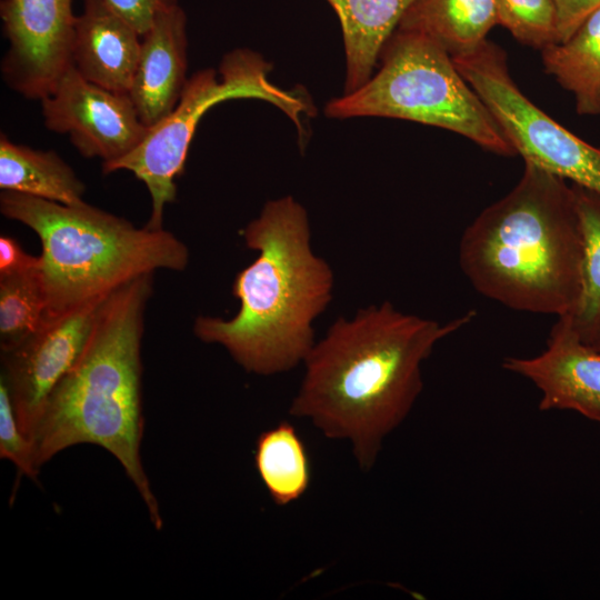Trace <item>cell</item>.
Returning a JSON list of instances; mask_svg holds the SVG:
<instances>
[{
	"label": "cell",
	"instance_id": "obj_1",
	"mask_svg": "<svg viewBox=\"0 0 600 600\" xmlns=\"http://www.w3.org/2000/svg\"><path fill=\"white\" fill-rule=\"evenodd\" d=\"M474 317L471 310L440 323L384 301L337 319L304 358L289 412L311 420L328 438L349 441L360 468L369 470L419 397L423 361Z\"/></svg>",
	"mask_w": 600,
	"mask_h": 600
},
{
	"label": "cell",
	"instance_id": "obj_2",
	"mask_svg": "<svg viewBox=\"0 0 600 600\" xmlns=\"http://www.w3.org/2000/svg\"><path fill=\"white\" fill-rule=\"evenodd\" d=\"M153 273L112 292L101 304L86 344L48 397L30 437L37 468L61 451L96 444L122 466L144 502L150 521L163 520L141 460V342Z\"/></svg>",
	"mask_w": 600,
	"mask_h": 600
},
{
	"label": "cell",
	"instance_id": "obj_3",
	"mask_svg": "<svg viewBox=\"0 0 600 600\" xmlns=\"http://www.w3.org/2000/svg\"><path fill=\"white\" fill-rule=\"evenodd\" d=\"M241 236L258 256L234 278L239 310L230 319L200 316L193 332L247 372H284L314 344L313 321L331 301L333 272L312 251L308 212L292 196L266 202Z\"/></svg>",
	"mask_w": 600,
	"mask_h": 600
},
{
	"label": "cell",
	"instance_id": "obj_4",
	"mask_svg": "<svg viewBox=\"0 0 600 600\" xmlns=\"http://www.w3.org/2000/svg\"><path fill=\"white\" fill-rule=\"evenodd\" d=\"M582 258L572 184L531 163L459 243L460 268L479 293L513 310L558 318L578 306Z\"/></svg>",
	"mask_w": 600,
	"mask_h": 600
},
{
	"label": "cell",
	"instance_id": "obj_5",
	"mask_svg": "<svg viewBox=\"0 0 600 600\" xmlns=\"http://www.w3.org/2000/svg\"><path fill=\"white\" fill-rule=\"evenodd\" d=\"M0 211L41 241L48 319L107 298L141 276L183 271L189 263L188 247L172 232L137 228L87 202L67 206L2 191Z\"/></svg>",
	"mask_w": 600,
	"mask_h": 600
},
{
	"label": "cell",
	"instance_id": "obj_6",
	"mask_svg": "<svg viewBox=\"0 0 600 600\" xmlns=\"http://www.w3.org/2000/svg\"><path fill=\"white\" fill-rule=\"evenodd\" d=\"M379 62L362 87L327 103V117L413 121L454 132L494 154L516 156L482 99L432 38L398 28Z\"/></svg>",
	"mask_w": 600,
	"mask_h": 600
},
{
	"label": "cell",
	"instance_id": "obj_7",
	"mask_svg": "<svg viewBox=\"0 0 600 600\" xmlns=\"http://www.w3.org/2000/svg\"><path fill=\"white\" fill-rule=\"evenodd\" d=\"M272 64L260 53L240 48L228 52L218 73L212 68L188 79L176 108L148 128L141 142L127 156L102 164L104 174L127 170L144 183L151 197L147 228L163 229L167 204L177 197L176 178L183 172L192 138L201 118L213 106L241 98L264 100L280 109L303 133V118L314 111L312 101L299 90H286L269 79Z\"/></svg>",
	"mask_w": 600,
	"mask_h": 600
},
{
	"label": "cell",
	"instance_id": "obj_8",
	"mask_svg": "<svg viewBox=\"0 0 600 600\" xmlns=\"http://www.w3.org/2000/svg\"><path fill=\"white\" fill-rule=\"evenodd\" d=\"M452 59L497 120L516 156L600 196V147L557 122L519 89L502 48L486 40L474 51Z\"/></svg>",
	"mask_w": 600,
	"mask_h": 600
},
{
	"label": "cell",
	"instance_id": "obj_9",
	"mask_svg": "<svg viewBox=\"0 0 600 600\" xmlns=\"http://www.w3.org/2000/svg\"><path fill=\"white\" fill-rule=\"evenodd\" d=\"M0 17L9 42L2 78L22 97L41 100L71 67L72 0H1Z\"/></svg>",
	"mask_w": 600,
	"mask_h": 600
},
{
	"label": "cell",
	"instance_id": "obj_10",
	"mask_svg": "<svg viewBox=\"0 0 600 600\" xmlns=\"http://www.w3.org/2000/svg\"><path fill=\"white\" fill-rule=\"evenodd\" d=\"M40 101L48 130L68 134L82 157L102 164L127 156L148 131L128 93L86 80L72 66Z\"/></svg>",
	"mask_w": 600,
	"mask_h": 600
},
{
	"label": "cell",
	"instance_id": "obj_11",
	"mask_svg": "<svg viewBox=\"0 0 600 600\" xmlns=\"http://www.w3.org/2000/svg\"><path fill=\"white\" fill-rule=\"evenodd\" d=\"M107 298L49 318L20 344L1 351V380L8 387L19 426L29 438L48 397L79 358Z\"/></svg>",
	"mask_w": 600,
	"mask_h": 600
},
{
	"label": "cell",
	"instance_id": "obj_12",
	"mask_svg": "<svg viewBox=\"0 0 600 600\" xmlns=\"http://www.w3.org/2000/svg\"><path fill=\"white\" fill-rule=\"evenodd\" d=\"M502 367L533 383L541 411H574L600 423V353L581 340L571 316L558 318L541 353L507 357Z\"/></svg>",
	"mask_w": 600,
	"mask_h": 600
},
{
	"label": "cell",
	"instance_id": "obj_13",
	"mask_svg": "<svg viewBox=\"0 0 600 600\" xmlns=\"http://www.w3.org/2000/svg\"><path fill=\"white\" fill-rule=\"evenodd\" d=\"M187 49V14L176 4L159 13L142 36L128 92L147 128L159 123L178 104L189 79Z\"/></svg>",
	"mask_w": 600,
	"mask_h": 600
},
{
	"label": "cell",
	"instance_id": "obj_14",
	"mask_svg": "<svg viewBox=\"0 0 600 600\" xmlns=\"http://www.w3.org/2000/svg\"><path fill=\"white\" fill-rule=\"evenodd\" d=\"M81 1V12L74 24L71 66L94 84L128 93L142 36L107 0Z\"/></svg>",
	"mask_w": 600,
	"mask_h": 600
},
{
	"label": "cell",
	"instance_id": "obj_15",
	"mask_svg": "<svg viewBox=\"0 0 600 600\" xmlns=\"http://www.w3.org/2000/svg\"><path fill=\"white\" fill-rule=\"evenodd\" d=\"M340 21L344 54L343 93L374 73L380 53L416 0H327Z\"/></svg>",
	"mask_w": 600,
	"mask_h": 600
},
{
	"label": "cell",
	"instance_id": "obj_16",
	"mask_svg": "<svg viewBox=\"0 0 600 600\" xmlns=\"http://www.w3.org/2000/svg\"><path fill=\"white\" fill-rule=\"evenodd\" d=\"M0 188L67 206L86 202V184L54 151L38 150L0 136Z\"/></svg>",
	"mask_w": 600,
	"mask_h": 600
},
{
	"label": "cell",
	"instance_id": "obj_17",
	"mask_svg": "<svg viewBox=\"0 0 600 600\" xmlns=\"http://www.w3.org/2000/svg\"><path fill=\"white\" fill-rule=\"evenodd\" d=\"M497 24L494 0H416L398 28L424 33L459 57L479 48Z\"/></svg>",
	"mask_w": 600,
	"mask_h": 600
},
{
	"label": "cell",
	"instance_id": "obj_18",
	"mask_svg": "<svg viewBox=\"0 0 600 600\" xmlns=\"http://www.w3.org/2000/svg\"><path fill=\"white\" fill-rule=\"evenodd\" d=\"M544 70L569 91L581 116H600V8L564 41L541 50Z\"/></svg>",
	"mask_w": 600,
	"mask_h": 600
},
{
	"label": "cell",
	"instance_id": "obj_19",
	"mask_svg": "<svg viewBox=\"0 0 600 600\" xmlns=\"http://www.w3.org/2000/svg\"><path fill=\"white\" fill-rule=\"evenodd\" d=\"M257 472L273 502L287 506L308 490L310 460L300 436L289 422L263 431L254 449Z\"/></svg>",
	"mask_w": 600,
	"mask_h": 600
},
{
	"label": "cell",
	"instance_id": "obj_20",
	"mask_svg": "<svg viewBox=\"0 0 600 600\" xmlns=\"http://www.w3.org/2000/svg\"><path fill=\"white\" fill-rule=\"evenodd\" d=\"M48 319L40 267L0 277V349L10 350L36 333Z\"/></svg>",
	"mask_w": 600,
	"mask_h": 600
},
{
	"label": "cell",
	"instance_id": "obj_21",
	"mask_svg": "<svg viewBox=\"0 0 600 600\" xmlns=\"http://www.w3.org/2000/svg\"><path fill=\"white\" fill-rule=\"evenodd\" d=\"M572 187L583 241L581 294L571 314L580 333L600 310V196L577 184Z\"/></svg>",
	"mask_w": 600,
	"mask_h": 600
},
{
	"label": "cell",
	"instance_id": "obj_22",
	"mask_svg": "<svg viewBox=\"0 0 600 600\" xmlns=\"http://www.w3.org/2000/svg\"><path fill=\"white\" fill-rule=\"evenodd\" d=\"M498 24L519 42L539 49L558 42L553 0H494Z\"/></svg>",
	"mask_w": 600,
	"mask_h": 600
},
{
	"label": "cell",
	"instance_id": "obj_23",
	"mask_svg": "<svg viewBox=\"0 0 600 600\" xmlns=\"http://www.w3.org/2000/svg\"><path fill=\"white\" fill-rule=\"evenodd\" d=\"M0 457L12 462L19 474L36 481L39 469L34 462L33 447L17 420L8 387L0 379Z\"/></svg>",
	"mask_w": 600,
	"mask_h": 600
},
{
	"label": "cell",
	"instance_id": "obj_24",
	"mask_svg": "<svg viewBox=\"0 0 600 600\" xmlns=\"http://www.w3.org/2000/svg\"><path fill=\"white\" fill-rule=\"evenodd\" d=\"M107 2L143 36L162 11L179 4L178 0H107Z\"/></svg>",
	"mask_w": 600,
	"mask_h": 600
},
{
	"label": "cell",
	"instance_id": "obj_25",
	"mask_svg": "<svg viewBox=\"0 0 600 600\" xmlns=\"http://www.w3.org/2000/svg\"><path fill=\"white\" fill-rule=\"evenodd\" d=\"M558 19V42L567 40L583 20L600 8V0H553Z\"/></svg>",
	"mask_w": 600,
	"mask_h": 600
},
{
	"label": "cell",
	"instance_id": "obj_26",
	"mask_svg": "<svg viewBox=\"0 0 600 600\" xmlns=\"http://www.w3.org/2000/svg\"><path fill=\"white\" fill-rule=\"evenodd\" d=\"M40 263V256L27 253L14 238L0 236V277L37 269Z\"/></svg>",
	"mask_w": 600,
	"mask_h": 600
},
{
	"label": "cell",
	"instance_id": "obj_27",
	"mask_svg": "<svg viewBox=\"0 0 600 600\" xmlns=\"http://www.w3.org/2000/svg\"><path fill=\"white\" fill-rule=\"evenodd\" d=\"M579 336L586 344L600 353V310L592 322Z\"/></svg>",
	"mask_w": 600,
	"mask_h": 600
}]
</instances>
